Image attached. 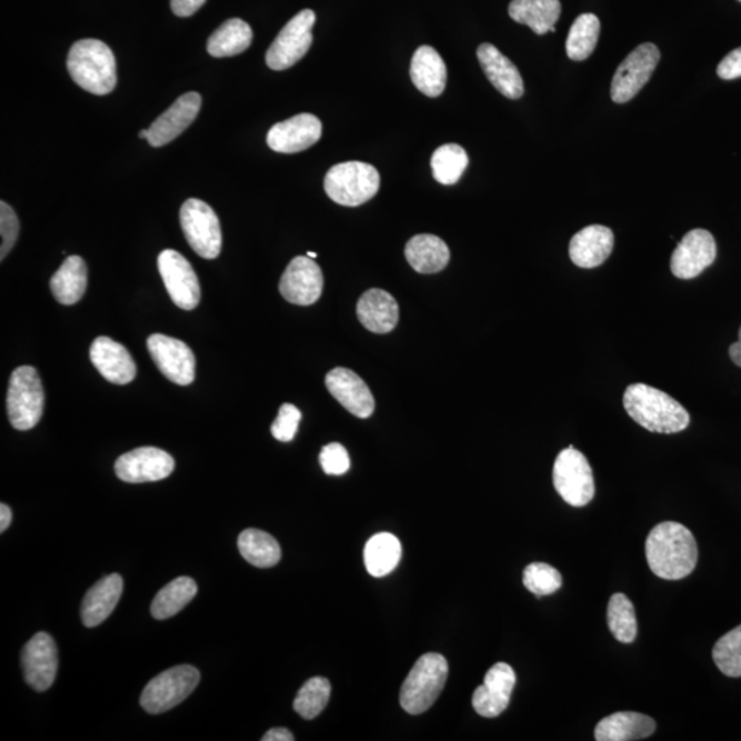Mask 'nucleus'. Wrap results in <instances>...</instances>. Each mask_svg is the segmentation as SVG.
<instances>
[{"label": "nucleus", "mask_w": 741, "mask_h": 741, "mask_svg": "<svg viewBox=\"0 0 741 741\" xmlns=\"http://www.w3.org/2000/svg\"><path fill=\"white\" fill-rule=\"evenodd\" d=\"M124 589V581L119 574H110L97 582L87 592L81 604V621L87 628H96L107 621L116 609Z\"/></svg>", "instance_id": "obj_26"}, {"label": "nucleus", "mask_w": 741, "mask_h": 741, "mask_svg": "<svg viewBox=\"0 0 741 741\" xmlns=\"http://www.w3.org/2000/svg\"><path fill=\"white\" fill-rule=\"evenodd\" d=\"M467 167H469V156L459 144H443L431 157L433 177L441 184L452 186L458 183Z\"/></svg>", "instance_id": "obj_37"}, {"label": "nucleus", "mask_w": 741, "mask_h": 741, "mask_svg": "<svg viewBox=\"0 0 741 741\" xmlns=\"http://www.w3.org/2000/svg\"><path fill=\"white\" fill-rule=\"evenodd\" d=\"M200 680V672L189 664L168 669L149 681L140 697V704L150 714L166 713L189 698Z\"/></svg>", "instance_id": "obj_7"}, {"label": "nucleus", "mask_w": 741, "mask_h": 741, "mask_svg": "<svg viewBox=\"0 0 741 741\" xmlns=\"http://www.w3.org/2000/svg\"><path fill=\"white\" fill-rule=\"evenodd\" d=\"M11 519H13V513H11L9 507L6 504L0 505V532L3 533L8 530Z\"/></svg>", "instance_id": "obj_48"}, {"label": "nucleus", "mask_w": 741, "mask_h": 741, "mask_svg": "<svg viewBox=\"0 0 741 741\" xmlns=\"http://www.w3.org/2000/svg\"><path fill=\"white\" fill-rule=\"evenodd\" d=\"M52 296L62 306L83 299L87 289V266L79 256H70L50 280Z\"/></svg>", "instance_id": "obj_31"}, {"label": "nucleus", "mask_w": 741, "mask_h": 741, "mask_svg": "<svg viewBox=\"0 0 741 741\" xmlns=\"http://www.w3.org/2000/svg\"><path fill=\"white\" fill-rule=\"evenodd\" d=\"M657 722L649 715L621 711L605 717L594 729L598 741H633L650 738L655 732Z\"/></svg>", "instance_id": "obj_28"}, {"label": "nucleus", "mask_w": 741, "mask_h": 741, "mask_svg": "<svg viewBox=\"0 0 741 741\" xmlns=\"http://www.w3.org/2000/svg\"><path fill=\"white\" fill-rule=\"evenodd\" d=\"M207 0H171V8L178 17H191L206 4Z\"/></svg>", "instance_id": "obj_46"}, {"label": "nucleus", "mask_w": 741, "mask_h": 741, "mask_svg": "<svg viewBox=\"0 0 741 741\" xmlns=\"http://www.w3.org/2000/svg\"><path fill=\"white\" fill-rule=\"evenodd\" d=\"M301 411L293 404L279 408L278 418L272 423L271 433L278 441H293L301 422Z\"/></svg>", "instance_id": "obj_42"}, {"label": "nucleus", "mask_w": 741, "mask_h": 741, "mask_svg": "<svg viewBox=\"0 0 741 741\" xmlns=\"http://www.w3.org/2000/svg\"><path fill=\"white\" fill-rule=\"evenodd\" d=\"M140 139H149V130H142L139 132Z\"/></svg>", "instance_id": "obj_50"}, {"label": "nucleus", "mask_w": 741, "mask_h": 741, "mask_svg": "<svg viewBox=\"0 0 741 741\" xmlns=\"http://www.w3.org/2000/svg\"><path fill=\"white\" fill-rule=\"evenodd\" d=\"M381 187L375 167L360 161L337 163L327 172L324 190L342 207H360L372 200Z\"/></svg>", "instance_id": "obj_5"}, {"label": "nucleus", "mask_w": 741, "mask_h": 741, "mask_svg": "<svg viewBox=\"0 0 741 741\" xmlns=\"http://www.w3.org/2000/svg\"><path fill=\"white\" fill-rule=\"evenodd\" d=\"M562 583V574L547 563L535 562L523 571V585L539 598L558 592Z\"/></svg>", "instance_id": "obj_41"}, {"label": "nucleus", "mask_w": 741, "mask_h": 741, "mask_svg": "<svg viewBox=\"0 0 741 741\" xmlns=\"http://www.w3.org/2000/svg\"><path fill=\"white\" fill-rule=\"evenodd\" d=\"M68 72L74 83L93 96H108L116 89L117 63L113 51L97 39L79 40L68 54Z\"/></svg>", "instance_id": "obj_3"}, {"label": "nucleus", "mask_w": 741, "mask_h": 741, "mask_svg": "<svg viewBox=\"0 0 741 741\" xmlns=\"http://www.w3.org/2000/svg\"><path fill=\"white\" fill-rule=\"evenodd\" d=\"M729 356H731V360L733 361L734 364L738 367H741V342H734L732 343L731 348H729Z\"/></svg>", "instance_id": "obj_49"}, {"label": "nucleus", "mask_w": 741, "mask_h": 741, "mask_svg": "<svg viewBox=\"0 0 741 741\" xmlns=\"http://www.w3.org/2000/svg\"><path fill=\"white\" fill-rule=\"evenodd\" d=\"M23 677L34 691L44 692L54 684L58 672V650L50 634L40 632L22 650Z\"/></svg>", "instance_id": "obj_16"}, {"label": "nucleus", "mask_w": 741, "mask_h": 741, "mask_svg": "<svg viewBox=\"0 0 741 741\" xmlns=\"http://www.w3.org/2000/svg\"><path fill=\"white\" fill-rule=\"evenodd\" d=\"M91 363L110 383H131L137 377V364L128 350L109 337H98L90 349Z\"/></svg>", "instance_id": "obj_22"}, {"label": "nucleus", "mask_w": 741, "mask_h": 741, "mask_svg": "<svg viewBox=\"0 0 741 741\" xmlns=\"http://www.w3.org/2000/svg\"><path fill=\"white\" fill-rule=\"evenodd\" d=\"M202 98L198 92H187L177 99L149 128V143L161 148L177 139L192 124L200 113Z\"/></svg>", "instance_id": "obj_21"}, {"label": "nucleus", "mask_w": 741, "mask_h": 741, "mask_svg": "<svg viewBox=\"0 0 741 741\" xmlns=\"http://www.w3.org/2000/svg\"><path fill=\"white\" fill-rule=\"evenodd\" d=\"M331 697L330 681L323 677H314L302 685L294 699V710L303 720L317 719L329 704Z\"/></svg>", "instance_id": "obj_39"}, {"label": "nucleus", "mask_w": 741, "mask_h": 741, "mask_svg": "<svg viewBox=\"0 0 741 741\" xmlns=\"http://www.w3.org/2000/svg\"><path fill=\"white\" fill-rule=\"evenodd\" d=\"M253 31L248 22L231 19L216 29L208 40V52L214 58L242 54L252 44Z\"/></svg>", "instance_id": "obj_32"}, {"label": "nucleus", "mask_w": 741, "mask_h": 741, "mask_svg": "<svg viewBox=\"0 0 741 741\" xmlns=\"http://www.w3.org/2000/svg\"><path fill=\"white\" fill-rule=\"evenodd\" d=\"M645 557L652 573L659 579L668 581L685 579L695 570L698 563L695 537L684 524L659 523L647 537Z\"/></svg>", "instance_id": "obj_1"}, {"label": "nucleus", "mask_w": 741, "mask_h": 741, "mask_svg": "<svg viewBox=\"0 0 741 741\" xmlns=\"http://www.w3.org/2000/svg\"><path fill=\"white\" fill-rule=\"evenodd\" d=\"M239 552L250 564L260 569H270L282 558L279 542L271 534L259 529H248L239 535Z\"/></svg>", "instance_id": "obj_34"}, {"label": "nucleus", "mask_w": 741, "mask_h": 741, "mask_svg": "<svg viewBox=\"0 0 741 741\" xmlns=\"http://www.w3.org/2000/svg\"><path fill=\"white\" fill-rule=\"evenodd\" d=\"M358 317L367 330L388 334L399 323V303L388 291L371 289L358 302Z\"/></svg>", "instance_id": "obj_25"}, {"label": "nucleus", "mask_w": 741, "mask_h": 741, "mask_svg": "<svg viewBox=\"0 0 741 741\" xmlns=\"http://www.w3.org/2000/svg\"><path fill=\"white\" fill-rule=\"evenodd\" d=\"M410 73L412 83L424 96L437 98L445 90L447 66L433 47H419L412 57Z\"/></svg>", "instance_id": "obj_27"}, {"label": "nucleus", "mask_w": 741, "mask_h": 741, "mask_svg": "<svg viewBox=\"0 0 741 741\" xmlns=\"http://www.w3.org/2000/svg\"><path fill=\"white\" fill-rule=\"evenodd\" d=\"M322 130V121L317 116L301 113L273 126L268 132L267 143L277 153H300L319 142Z\"/></svg>", "instance_id": "obj_19"}, {"label": "nucleus", "mask_w": 741, "mask_h": 741, "mask_svg": "<svg viewBox=\"0 0 741 741\" xmlns=\"http://www.w3.org/2000/svg\"><path fill=\"white\" fill-rule=\"evenodd\" d=\"M739 341L741 342V327H740V331H739Z\"/></svg>", "instance_id": "obj_52"}, {"label": "nucleus", "mask_w": 741, "mask_h": 741, "mask_svg": "<svg viewBox=\"0 0 741 741\" xmlns=\"http://www.w3.org/2000/svg\"><path fill=\"white\" fill-rule=\"evenodd\" d=\"M477 56L483 72L495 90L510 99H519L523 96L524 86L521 73L512 61L501 54L493 44H481L478 47Z\"/></svg>", "instance_id": "obj_24"}, {"label": "nucleus", "mask_w": 741, "mask_h": 741, "mask_svg": "<svg viewBox=\"0 0 741 741\" xmlns=\"http://www.w3.org/2000/svg\"><path fill=\"white\" fill-rule=\"evenodd\" d=\"M614 249V232L604 226H588L570 241L571 261L580 268H597L609 259Z\"/></svg>", "instance_id": "obj_23"}, {"label": "nucleus", "mask_w": 741, "mask_h": 741, "mask_svg": "<svg viewBox=\"0 0 741 741\" xmlns=\"http://www.w3.org/2000/svg\"><path fill=\"white\" fill-rule=\"evenodd\" d=\"M513 21L528 26L537 34L555 32L562 13L559 0H512L509 8Z\"/></svg>", "instance_id": "obj_30"}, {"label": "nucleus", "mask_w": 741, "mask_h": 741, "mask_svg": "<svg viewBox=\"0 0 741 741\" xmlns=\"http://www.w3.org/2000/svg\"><path fill=\"white\" fill-rule=\"evenodd\" d=\"M314 22L317 14L307 9L286 23L267 51V66L272 70H286L296 66L311 49Z\"/></svg>", "instance_id": "obj_10"}, {"label": "nucleus", "mask_w": 741, "mask_h": 741, "mask_svg": "<svg viewBox=\"0 0 741 741\" xmlns=\"http://www.w3.org/2000/svg\"><path fill=\"white\" fill-rule=\"evenodd\" d=\"M114 470L116 475L128 483L156 482L172 474L174 460L160 448L143 447L121 454Z\"/></svg>", "instance_id": "obj_14"}, {"label": "nucleus", "mask_w": 741, "mask_h": 741, "mask_svg": "<svg viewBox=\"0 0 741 741\" xmlns=\"http://www.w3.org/2000/svg\"><path fill=\"white\" fill-rule=\"evenodd\" d=\"M553 487L565 503L585 507L594 498V480L585 454L571 445L558 454L553 465Z\"/></svg>", "instance_id": "obj_8"}, {"label": "nucleus", "mask_w": 741, "mask_h": 741, "mask_svg": "<svg viewBox=\"0 0 741 741\" xmlns=\"http://www.w3.org/2000/svg\"><path fill=\"white\" fill-rule=\"evenodd\" d=\"M661 51L653 43L635 47L618 67L611 83V99L615 103H627L649 83L655 72Z\"/></svg>", "instance_id": "obj_11"}, {"label": "nucleus", "mask_w": 741, "mask_h": 741, "mask_svg": "<svg viewBox=\"0 0 741 741\" xmlns=\"http://www.w3.org/2000/svg\"><path fill=\"white\" fill-rule=\"evenodd\" d=\"M517 674L509 663L500 662L489 669L483 685L472 695V708L485 719H494L509 708Z\"/></svg>", "instance_id": "obj_18"}, {"label": "nucleus", "mask_w": 741, "mask_h": 741, "mask_svg": "<svg viewBox=\"0 0 741 741\" xmlns=\"http://www.w3.org/2000/svg\"><path fill=\"white\" fill-rule=\"evenodd\" d=\"M713 659L722 674L733 679L741 677V625L717 641Z\"/></svg>", "instance_id": "obj_40"}, {"label": "nucleus", "mask_w": 741, "mask_h": 741, "mask_svg": "<svg viewBox=\"0 0 741 741\" xmlns=\"http://www.w3.org/2000/svg\"><path fill=\"white\" fill-rule=\"evenodd\" d=\"M717 257L715 239L709 231L697 229L687 233L672 256L673 276L693 279L713 264Z\"/></svg>", "instance_id": "obj_17"}, {"label": "nucleus", "mask_w": 741, "mask_h": 741, "mask_svg": "<svg viewBox=\"0 0 741 741\" xmlns=\"http://www.w3.org/2000/svg\"><path fill=\"white\" fill-rule=\"evenodd\" d=\"M323 284V272L317 261L309 259L308 256H299L286 268L280 279L279 291L286 301L308 307L320 299Z\"/></svg>", "instance_id": "obj_15"}, {"label": "nucleus", "mask_w": 741, "mask_h": 741, "mask_svg": "<svg viewBox=\"0 0 741 741\" xmlns=\"http://www.w3.org/2000/svg\"><path fill=\"white\" fill-rule=\"evenodd\" d=\"M44 408V389L37 370L23 366L11 373L8 392V413L11 425L20 431L31 430L40 422Z\"/></svg>", "instance_id": "obj_6"}, {"label": "nucleus", "mask_w": 741, "mask_h": 741, "mask_svg": "<svg viewBox=\"0 0 741 741\" xmlns=\"http://www.w3.org/2000/svg\"><path fill=\"white\" fill-rule=\"evenodd\" d=\"M20 223L19 218L11 207L6 202H0V236H2V248H0V259L10 253L14 248L17 238H19Z\"/></svg>", "instance_id": "obj_43"}, {"label": "nucleus", "mask_w": 741, "mask_h": 741, "mask_svg": "<svg viewBox=\"0 0 741 741\" xmlns=\"http://www.w3.org/2000/svg\"><path fill=\"white\" fill-rule=\"evenodd\" d=\"M717 73L723 80H733L741 78V47L729 52L717 68Z\"/></svg>", "instance_id": "obj_45"}, {"label": "nucleus", "mask_w": 741, "mask_h": 741, "mask_svg": "<svg viewBox=\"0 0 741 741\" xmlns=\"http://www.w3.org/2000/svg\"><path fill=\"white\" fill-rule=\"evenodd\" d=\"M739 2H741V0H739Z\"/></svg>", "instance_id": "obj_53"}, {"label": "nucleus", "mask_w": 741, "mask_h": 741, "mask_svg": "<svg viewBox=\"0 0 741 741\" xmlns=\"http://www.w3.org/2000/svg\"><path fill=\"white\" fill-rule=\"evenodd\" d=\"M148 349L157 369L169 381L180 387L194 382L196 356L187 343L177 338L153 334L148 338Z\"/></svg>", "instance_id": "obj_13"}, {"label": "nucleus", "mask_w": 741, "mask_h": 741, "mask_svg": "<svg viewBox=\"0 0 741 741\" xmlns=\"http://www.w3.org/2000/svg\"><path fill=\"white\" fill-rule=\"evenodd\" d=\"M262 741H294L293 733L288 731L286 728H273L271 731H268Z\"/></svg>", "instance_id": "obj_47"}, {"label": "nucleus", "mask_w": 741, "mask_h": 741, "mask_svg": "<svg viewBox=\"0 0 741 741\" xmlns=\"http://www.w3.org/2000/svg\"><path fill=\"white\" fill-rule=\"evenodd\" d=\"M307 256L309 257V259H317V257H318V254L313 253V252H308Z\"/></svg>", "instance_id": "obj_51"}, {"label": "nucleus", "mask_w": 741, "mask_h": 741, "mask_svg": "<svg viewBox=\"0 0 741 741\" xmlns=\"http://www.w3.org/2000/svg\"><path fill=\"white\" fill-rule=\"evenodd\" d=\"M326 387L334 399L352 415L370 418L375 410V400L367 383L352 370H331L326 377Z\"/></svg>", "instance_id": "obj_20"}, {"label": "nucleus", "mask_w": 741, "mask_h": 741, "mask_svg": "<svg viewBox=\"0 0 741 741\" xmlns=\"http://www.w3.org/2000/svg\"><path fill=\"white\" fill-rule=\"evenodd\" d=\"M198 587L189 577H179L163 587L151 604V615L156 620H168L182 611L196 598Z\"/></svg>", "instance_id": "obj_35"}, {"label": "nucleus", "mask_w": 741, "mask_h": 741, "mask_svg": "<svg viewBox=\"0 0 741 741\" xmlns=\"http://www.w3.org/2000/svg\"><path fill=\"white\" fill-rule=\"evenodd\" d=\"M600 34V21L597 16L587 13L577 17L570 28L565 52L573 61H585L597 49Z\"/></svg>", "instance_id": "obj_36"}, {"label": "nucleus", "mask_w": 741, "mask_h": 741, "mask_svg": "<svg viewBox=\"0 0 741 741\" xmlns=\"http://www.w3.org/2000/svg\"><path fill=\"white\" fill-rule=\"evenodd\" d=\"M402 555L401 542L390 533H379L367 542L364 563L372 577L381 579L394 571Z\"/></svg>", "instance_id": "obj_33"}, {"label": "nucleus", "mask_w": 741, "mask_h": 741, "mask_svg": "<svg viewBox=\"0 0 741 741\" xmlns=\"http://www.w3.org/2000/svg\"><path fill=\"white\" fill-rule=\"evenodd\" d=\"M320 465L326 474L343 475L350 469L349 453L341 443L332 442L320 452Z\"/></svg>", "instance_id": "obj_44"}, {"label": "nucleus", "mask_w": 741, "mask_h": 741, "mask_svg": "<svg viewBox=\"0 0 741 741\" xmlns=\"http://www.w3.org/2000/svg\"><path fill=\"white\" fill-rule=\"evenodd\" d=\"M180 224L187 242L202 259L213 260L221 252L223 236L218 214L207 202L191 198L180 209Z\"/></svg>", "instance_id": "obj_9"}, {"label": "nucleus", "mask_w": 741, "mask_h": 741, "mask_svg": "<svg viewBox=\"0 0 741 741\" xmlns=\"http://www.w3.org/2000/svg\"><path fill=\"white\" fill-rule=\"evenodd\" d=\"M405 257L417 272L437 273L448 266L451 253L441 238L420 233L408 241Z\"/></svg>", "instance_id": "obj_29"}, {"label": "nucleus", "mask_w": 741, "mask_h": 741, "mask_svg": "<svg viewBox=\"0 0 741 741\" xmlns=\"http://www.w3.org/2000/svg\"><path fill=\"white\" fill-rule=\"evenodd\" d=\"M159 271L174 306L192 311L201 301V286L194 268L177 250L167 249L159 256Z\"/></svg>", "instance_id": "obj_12"}, {"label": "nucleus", "mask_w": 741, "mask_h": 741, "mask_svg": "<svg viewBox=\"0 0 741 741\" xmlns=\"http://www.w3.org/2000/svg\"><path fill=\"white\" fill-rule=\"evenodd\" d=\"M629 417L652 433L674 434L685 430L690 413L673 397L645 383L630 384L623 394Z\"/></svg>", "instance_id": "obj_2"}, {"label": "nucleus", "mask_w": 741, "mask_h": 741, "mask_svg": "<svg viewBox=\"0 0 741 741\" xmlns=\"http://www.w3.org/2000/svg\"><path fill=\"white\" fill-rule=\"evenodd\" d=\"M610 632L623 644L633 643L638 635V618L632 602L623 593L612 594L607 607Z\"/></svg>", "instance_id": "obj_38"}, {"label": "nucleus", "mask_w": 741, "mask_h": 741, "mask_svg": "<svg viewBox=\"0 0 741 741\" xmlns=\"http://www.w3.org/2000/svg\"><path fill=\"white\" fill-rule=\"evenodd\" d=\"M448 679V662L440 653H425L401 687L400 704L408 714L428 711L439 699Z\"/></svg>", "instance_id": "obj_4"}]
</instances>
